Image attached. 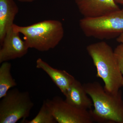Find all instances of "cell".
<instances>
[{
  "instance_id": "cell-16",
  "label": "cell",
  "mask_w": 123,
  "mask_h": 123,
  "mask_svg": "<svg viewBox=\"0 0 123 123\" xmlns=\"http://www.w3.org/2000/svg\"><path fill=\"white\" fill-rule=\"evenodd\" d=\"M17 0L21 2H31L35 1L36 0Z\"/></svg>"
},
{
  "instance_id": "cell-11",
  "label": "cell",
  "mask_w": 123,
  "mask_h": 123,
  "mask_svg": "<svg viewBox=\"0 0 123 123\" xmlns=\"http://www.w3.org/2000/svg\"><path fill=\"white\" fill-rule=\"evenodd\" d=\"M19 11L14 0H0V44L8 31L12 27Z\"/></svg>"
},
{
  "instance_id": "cell-5",
  "label": "cell",
  "mask_w": 123,
  "mask_h": 123,
  "mask_svg": "<svg viewBox=\"0 0 123 123\" xmlns=\"http://www.w3.org/2000/svg\"><path fill=\"white\" fill-rule=\"evenodd\" d=\"M0 101V123H16L29 117L34 103L28 91L11 89Z\"/></svg>"
},
{
  "instance_id": "cell-15",
  "label": "cell",
  "mask_w": 123,
  "mask_h": 123,
  "mask_svg": "<svg viewBox=\"0 0 123 123\" xmlns=\"http://www.w3.org/2000/svg\"><path fill=\"white\" fill-rule=\"evenodd\" d=\"M117 41L120 43H123V33L119 36L116 39Z\"/></svg>"
},
{
  "instance_id": "cell-3",
  "label": "cell",
  "mask_w": 123,
  "mask_h": 123,
  "mask_svg": "<svg viewBox=\"0 0 123 123\" xmlns=\"http://www.w3.org/2000/svg\"><path fill=\"white\" fill-rule=\"evenodd\" d=\"M12 28L24 36V40L29 48L41 52L55 48L64 34L62 23L56 20H44L25 26L14 24Z\"/></svg>"
},
{
  "instance_id": "cell-17",
  "label": "cell",
  "mask_w": 123,
  "mask_h": 123,
  "mask_svg": "<svg viewBox=\"0 0 123 123\" xmlns=\"http://www.w3.org/2000/svg\"><path fill=\"white\" fill-rule=\"evenodd\" d=\"M114 0L117 4L123 5V0Z\"/></svg>"
},
{
  "instance_id": "cell-14",
  "label": "cell",
  "mask_w": 123,
  "mask_h": 123,
  "mask_svg": "<svg viewBox=\"0 0 123 123\" xmlns=\"http://www.w3.org/2000/svg\"><path fill=\"white\" fill-rule=\"evenodd\" d=\"M114 52L117 63L123 76V43H120L117 46Z\"/></svg>"
},
{
  "instance_id": "cell-2",
  "label": "cell",
  "mask_w": 123,
  "mask_h": 123,
  "mask_svg": "<svg viewBox=\"0 0 123 123\" xmlns=\"http://www.w3.org/2000/svg\"><path fill=\"white\" fill-rule=\"evenodd\" d=\"M86 51L93 61L97 76L102 79L108 92L118 93L123 86V76L118 66L112 47L104 41L89 44Z\"/></svg>"
},
{
  "instance_id": "cell-8",
  "label": "cell",
  "mask_w": 123,
  "mask_h": 123,
  "mask_svg": "<svg viewBox=\"0 0 123 123\" xmlns=\"http://www.w3.org/2000/svg\"><path fill=\"white\" fill-rule=\"evenodd\" d=\"M84 18H95L120 9L114 0H75Z\"/></svg>"
},
{
  "instance_id": "cell-13",
  "label": "cell",
  "mask_w": 123,
  "mask_h": 123,
  "mask_svg": "<svg viewBox=\"0 0 123 123\" xmlns=\"http://www.w3.org/2000/svg\"><path fill=\"white\" fill-rule=\"evenodd\" d=\"M21 123H56L57 121L45 100L43 101L42 106L37 114L31 120L26 119L22 120Z\"/></svg>"
},
{
  "instance_id": "cell-12",
  "label": "cell",
  "mask_w": 123,
  "mask_h": 123,
  "mask_svg": "<svg viewBox=\"0 0 123 123\" xmlns=\"http://www.w3.org/2000/svg\"><path fill=\"white\" fill-rule=\"evenodd\" d=\"M0 67V99L4 97L17 84L11 74V64L8 62L1 63Z\"/></svg>"
},
{
  "instance_id": "cell-9",
  "label": "cell",
  "mask_w": 123,
  "mask_h": 123,
  "mask_svg": "<svg viewBox=\"0 0 123 123\" xmlns=\"http://www.w3.org/2000/svg\"><path fill=\"white\" fill-rule=\"evenodd\" d=\"M36 67L47 74L64 96L76 80L65 70L54 68L41 58H38L36 61Z\"/></svg>"
},
{
  "instance_id": "cell-6",
  "label": "cell",
  "mask_w": 123,
  "mask_h": 123,
  "mask_svg": "<svg viewBox=\"0 0 123 123\" xmlns=\"http://www.w3.org/2000/svg\"><path fill=\"white\" fill-rule=\"evenodd\" d=\"M45 100L57 123H92L94 122L90 110L77 108L59 96Z\"/></svg>"
},
{
  "instance_id": "cell-7",
  "label": "cell",
  "mask_w": 123,
  "mask_h": 123,
  "mask_svg": "<svg viewBox=\"0 0 123 123\" xmlns=\"http://www.w3.org/2000/svg\"><path fill=\"white\" fill-rule=\"evenodd\" d=\"M20 33L12 27L7 32L0 49V63L11 60L21 58L26 55L29 49Z\"/></svg>"
},
{
  "instance_id": "cell-18",
  "label": "cell",
  "mask_w": 123,
  "mask_h": 123,
  "mask_svg": "<svg viewBox=\"0 0 123 123\" xmlns=\"http://www.w3.org/2000/svg\"></svg>"
},
{
  "instance_id": "cell-1",
  "label": "cell",
  "mask_w": 123,
  "mask_h": 123,
  "mask_svg": "<svg viewBox=\"0 0 123 123\" xmlns=\"http://www.w3.org/2000/svg\"><path fill=\"white\" fill-rule=\"evenodd\" d=\"M93 102V110H90L94 122L123 123V101L122 92L116 94L108 92L99 82L83 84Z\"/></svg>"
},
{
  "instance_id": "cell-10",
  "label": "cell",
  "mask_w": 123,
  "mask_h": 123,
  "mask_svg": "<svg viewBox=\"0 0 123 123\" xmlns=\"http://www.w3.org/2000/svg\"><path fill=\"white\" fill-rule=\"evenodd\" d=\"M83 85L76 79L65 95V101L75 107L85 110H92L93 102Z\"/></svg>"
},
{
  "instance_id": "cell-4",
  "label": "cell",
  "mask_w": 123,
  "mask_h": 123,
  "mask_svg": "<svg viewBox=\"0 0 123 123\" xmlns=\"http://www.w3.org/2000/svg\"><path fill=\"white\" fill-rule=\"evenodd\" d=\"M79 25L86 37L100 40L117 38L123 33V8L97 17H83Z\"/></svg>"
}]
</instances>
